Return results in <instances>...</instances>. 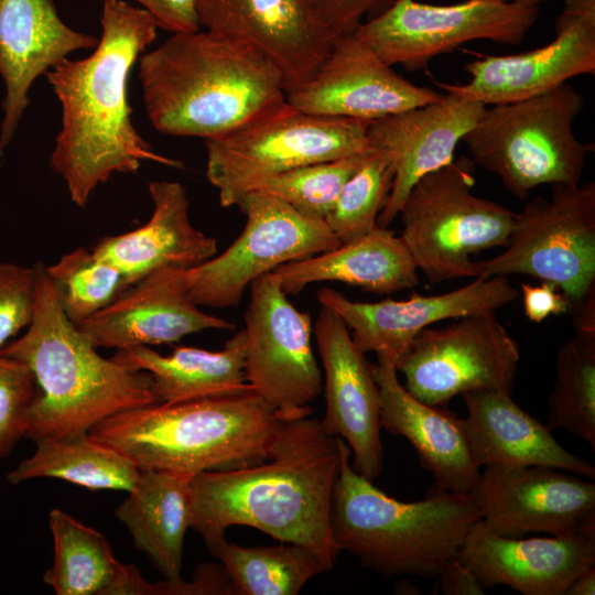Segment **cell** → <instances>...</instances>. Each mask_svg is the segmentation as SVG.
Segmentation results:
<instances>
[{"label": "cell", "instance_id": "obj_1", "mask_svg": "<svg viewBox=\"0 0 595 595\" xmlns=\"http://www.w3.org/2000/svg\"><path fill=\"white\" fill-rule=\"evenodd\" d=\"M100 25L89 56L66 57L45 74L62 106L50 164L78 207L86 206L99 184L117 173H136L143 161L183 166L156 153L131 120L129 77L156 37L154 19L123 0H104Z\"/></svg>", "mask_w": 595, "mask_h": 595}, {"label": "cell", "instance_id": "obj_2", "mask_svg": "<svg viewBox=\"0 0 595 595\" xmlns=\"http://www.w3.org/2000/svg\"><path fill=\"white\" fill-rule=\"evenodd\" d=\"M339 467V437L321 420L285 421L268 459L192 477L191 528L206 538L249 526L310 549L331 571L340 553L331 528Z\"/></svg>", "mask_w": 595, "mask_h": 595}, {"label": "cell", "instance_id": "obj_3", "mask_svg": "<svg viewBox=\"0 0 595 595\" xmlns=\"http://www.w3.org/2000/svg\"><path fill=\"white\" fill-rule=\"evenodd\" d=\"M147 116L161 133L205 140L286 102L285 80L249 44L212 31L174 33L139 58Z\"/></svg>", "mask_w": 595, "mask_h": 595}, {"label": "cell", "instance_id": "obj_4", "mask_svg": "<svg viewBox=\"0 0 595 595\" xmlns=\"http://www.w3.org/2000/svg\"><path fill=\"white\" fill-rule=\"evenodd\" d=\"M34 267L32 321L0 353L23 360L36 380L25 437L89 431L116 413L156 403L150 374L100 356L61 309L46 266Z\"/></svg>", "mask_w": 595, "mask_h": 595}, {"label": "cell", "instance_id": "obj_5", "mask_svg": "<svg viewBox=\"0 0 595 595\" xmlns=\"http://www.w3.org/2000/svg\"><path fill=\"white\" fill-rule=\"evenodd\" d=\"M283 422L248 385L231 392L122 411L89 432L141 470L194 476L268 459Z\"/></svg>", "mask_w": 595, "mask_h": 595}, {"label": "cell", "instance_id": "obj_6", "mask_svg": "<svg viewBox=\"0 0 595 595\" xmlns=\"http://www.w3.org/2000/svg\"><path fill=\"white\" fill-rule=\"evenodd\" d=\"M339 446L331 508L339 550L386 576L436 577L480 520L474 495L430 489L422 500H397L353 467L350 448L340 437Z\"/></svg>", "mask_w": 595, "mask_h": 595}, {"label": "cell", "instance_id": "obj_7", "mask_svg": "<svg viewBox=\"0 0 595 595\" xmlns=\"http://www.w3.org/2000/svg\"><path fill=\"white\" fill-rule=\"evenodd\" d=\"M584 102L583 94L564 83L530 98L493 105L462 141L472 161L518 198L543 184L576 186L593 148L573 130Z\"/></svg>", "mask_w": 595, "mask_h": 595}, {"label": "cell", "instance_id": "obj_8", "mask_svg": "<svg viewBox=\"0 0 595 595\" xmlns=\"http://www.w3.org/2000/svg\"><path fill=\"white\" fill-rule=\"evenodd\" d=\"M472 268L474 278L552 283L569 300L576 332L595 331V183L553 184L550 198L537 196L515 213L505 250Z\"/></svg>", "mask_w": 595, "mask_h": 595}, {"label": "cell", "instance_id": "obj_9", "mask_svg": "<svg viewBox=\"0 0 595 595\" xmlns=\"http://www.w3.org/2000/svg\"><path fill=\"white\" fill-rule=\"evenodd\" d=\"M474 162L465 156L411 187L399 215L401 239L431 284L474 278L470 256L505 247L515 213L473 194Z\"/></svg>", "mask_w": 595, "mask_h": 595}, {"label": "cell", "instance_id": "obj_10", "mask_svg": "<svg viewBox=\"0 0 595 595\" xmlns=\"http://www.w3.org/2000/svg\"><path fill=\"white\" fill-rule=\"evenodd\" d=\"M370 122L312 115L286 101L230 133L205 140L206 176L218 190L220 205L230 207L280 173L365 151Z\"/></svg>", "mask_w": 595, "mask_h": 595}, {"label": "cell", "instance_id": "obj_11", "mask_svg": "<svg viewBox=\"0 0 595 595\" xmlns=\"http://www.w3.org/2000/svg\"><path fill=\"white\" fill-rule=\"evenodd\" d=\"M237 206L247 217L238 238L220 255L183 269L187 294L198 306H237L261 275L340 245L324 220L304 216L274 196L249 192Z\"/></svg>", "mask_w": 595, "mask_h": 595}, {"label": "cell", "instance_id": "obj_12", "mask_svg": "<svg viewBox=\"0 0 595 595\" xmlns=\"http://www.w3.org/2000/svg\"><path fill=\"white\" fill-rule=\"evenodd\" d=\"M538 17L539 4L520 2L466 0L439 6L394 0L354 34L386 64L414 72L467 42L520 44Z\"/></svg>", "mask_w": 595, "mask_h": 595}, {"label": "cell", "instance_id": "obj_13", "mask_svg": "<svg viewBox=\"0 0 595 595\" xmlns=\"http://www.w3.org/2000/svg\"><path fill=\"white\" fill-rule=\"evenodd\" d=\"M273 272L250 284L244 315L245 379L281 421L311 414L322 391V371L312 344V320L288 300Z\"/></svg>", "mask_w": 595, "mask_h": 595}, {"label": "cell", "instance_id": "obj_14", "mask_svg": "<svg viewBox=\"0 0 595 595\" xmlns=\"http://www.w3.org/2000/svg\"><path fill=\"white\" fill-rule=\"evenodd\" d=\"M520 350L495 312L455 318L443 328H424L397 365L404 388L418 400L443 407L475 390L511 393Z\"/></svg>", "mask_w": 595, "mask_h": 595}, {"label": "cell", "instance_id": "obj_15", "mask_svg": "<svg viewBox=\"0 0 595 595\" xmlns=\"http://www.w3.org/2000/svg\"><path fill=\"white\" fill-rule=\"evenodd\" d=\"M474 495L480 520L494 532L595 537V484L545 466L494 464L479 472Z\"/></svg>", "mask_w": 595, "mask_h": 595}, {"label": "cell", "instance_id": "obj_16", "mask_svg": "<svg viewBox=\"0 0 595 595\" xmlns=\"http://www.w3.org/2000/svg\"><path fill=\"white\" fill-rule=\"evenodd\" d=\"M464 68L468 83L436 85L485 106L530 98L573 77L595 74V0H564L548 44L519 54L482 55Z\"/></svg>", "mask_w": 595, "mask_h": 595}, {"label": "cell", "instance_id": "obj_17", "mask_svg": "<svg viewBox=\"0 0 595 595\" xmlns=\"http://www.w3.org/2000/svg\"><path fill=\"white\" fill-rule=\"evenodd\" d=\"M201 28L267 56L286 90L307 79L340 35L317 0H196Z\"/></svg>", "mask_w": 595, "mask_h": 595}, {"label": "cell", "instance_id": "obj_18", "mask_svg": "<svg viewBox=\"0 0 595 595\" xmlns=\"http://www.w3.org/2000/svg\"><path fill=\"white\" fill-rule=\"evenodd\" d=\"M444 95L397 74L354 32L340 34L316 71L286 90V101L312 115L374 121Z\"/></svg>", "mask_w": 595, "mask_h": 595}, {"label": "cell", "instance_id": "obj_19", "mask_svg": "<svg viewBox=\"0 0 595 595\" xmlns=\"http://www.w3.org/2000/svg\"><path fill=\"white\" fill-rule=\"evenodd\" d=\"M518 291L507 277L474 278L468 284L437 295L413 294L404 301H351L324 288L316 293L321 305L346 324L356 346L392 363L396 368L414 337L430 325L474 313L495 312L511 303Z\"/></svg>", "mask_w": 595, "mask_h": 595}, {"label": "cell", "instance_id": "obj_20", "mask_svg": "<svg viewBox=\"0 0 595 595\" xmlns=\"http://www.w3.org/2000/svg\"><path fill=\"white\" fill-rule=\"evenodd\" d=\"M324 369L326 430L345 441L353 467L374 480L382 470L380 396L372 365L354 343L344 321L321 305L314 326Z\"/></svg>", "mask_w": 595, "mask_h": 595}, {"label": "cell", "instance_id": "obj_21", "mask_svg": "<svg viewBox=\"0 0 595 595\" xmlns=\"http://www.w3.org/2000/svg\"><path fill=\"white\" fill-rule=\"evenodd\" d=\"M485 108L478 101L446 94L435 102L370 122L367 145L387 158L394 171L377 226L388 228L416 181L454 160L456 145Z\"/></svg>", "mask_w": 595, "mask_h": 595}, {"label": "cell", "instance_id": "obj_22", "mask_svg": "<svg viewBox=\"0 0 595 595\" xmlns=\"http://www.w3.org/2000/svg\"><path fill=\"white\" fill-rule=\"evenodd\" d=\"M457 559L484 588L504 585L523 595H565L573 580L595 564V537L508 538L482 520L467 533Z\"/></svg>", "mask_w": 595, "mask_h": 595}, {"label": "cell", "instance_id": "obj_23", "mask_svg": "<svg viewBox=\"0 0 595 595\" xmlns=\"http://www.w3.org/2000/svg\"><path fill=\"white\" fill-rule=\"evenodd\" d=\"M76 326L96 348L116 350L171 344L204 329L235 328L203 312L187 294L183 268L172 267L144 277Z\"/></svg>", "mask_w": 595, "mask_h": 595}, {"label": "cell", "instance_id": "obj_24", "mask_svg": "<svg viewBox=\"0 0 595 595\" xmlns=\"http://www.w3.org/2000/svg\"><path fill=\"white\" fill-rule=\"evenodd\" d=\"M98 39L68 26L54 0H0V75L6 87L0 156L13 139L34 80Z\"/></svg>", "mask_w": 595, "mask_h": 595}, {"label": "cell", "instance_id": "obj_25", "mask_svg": "<svg viewBox=\"0 0 595 595\" xmlns=\"http://www.w3.org/2000/svg\"><path fill=\"white\" fill-rule=\"evenodd\" d=\"M372 372L380 396L381 428L414 447L421 467L433 476L431 490L472 493L480 470L469 451L465 420L414 398L389 360L377 357Z\"/></svg>", "mask_w": 595, "mask_h": 595}, {"label": "cell", "instance_id": "obj_26", "mask_svg": "<svg viewBox=\"0 0 595 595\" xmlns=\"http://www.w3.org/2000/svg\"><path fill=\"white\" fill-rule=\"evenodd\" d=\"M153 204L149 221L137 229L100 239L91 250L118 268L131 286L164 268H192L214 257L217 242L193 226L190 199L178 182L149 183Z\"/></svg>", "mask_w": 595, "mask_h": 595}, {"label": "cell", "instance_id": "obj_27", "mask_svg": "<svg viewBox=\"0 0 595 595\" xmlns=\"http://www.w3.org/2000/svg\"><path fill=\"white\" fill-rule=\"evenodd\" d=\"M469 451L475 464L545 466L582 477H595L589 462L570 453L552 430L521 409L511 393L475 390L462 394Z\"/></svg>", "mask_w": 595, "mask_h": 595}, {"label": "cell", "instance_id": "obj_28", "mask_svg": "<svg viewBox=\"0 0 595 595\" xmlns=\"http://www.w3.org/2000/svg\"><path fill=\"white\" fill-rule=\"evenodd\" d=\"M273 274L286 294L324 281L343 282L377 294L411 289L419 283L418 268L401 237L388 228L338 247L277 267Z\"/></svg>", "mask_w": 595, "mask_h": 595}, {"label": "cell", "instance_id": "obj_29", "mask_svg": "<svg viewBox=\"0 0 595 595\" xmlns=\"http://www.w3.org/2000/svg\"><path fill=\"white\" fill-rule=\"evenodd\" d=\"M192 477L140 469L134 487L116 510L136 548L170 581L181 580L184 538L192 522Z\"/></svg>", "mask_w": 595, "mask_h": 595}, {"label": "cell", "instance_id": "obj_30", "mask_svg": "<svg viewBox=\"0 0 595 595\" xmlns=\"http://www.w3.org/2000/svg\"><path fill=\"white\" fill-rule=\"evenodd\" d=\"M245 357V329L234 334L219 351L180 346L163 356L150 346H137L118 349L112 356L150 374L156 403H175L247 387Z\"/></svg>", "mask_w": 595, "mask_h": 595}, {"label": "cell", "instance_id": "obj_31", "mask_svg": "<svg viewBox=\"0 0 595 595\" xmlns=\"http://www.w3.org/2000/svg\"><path fill=\"white\" fill-rule=\"evenodd\" d=\"M35 451L7 474L11 485L56 478L89 490H122L136 485L140 468L123 453L89 431L34 441Z\"/></svg>", "mask_w": 595, "mask_h": 595}, {"label": "cell", "instance_id": "obj_32", "mask_svg": "<svg viewBox=\"0 0 595 595\" xmlns=\"http://www.w3.org/2000/svg\"><path fill=\"white\" fill-rule=\"evenodd\" d=\"M54 560L43 581L57 595H126L132 564L120 563L105 536L61 509L48 513Z\"/></svg>", "mask_w": 595, "mask_h": 595}, {"label": "cell", "instance_id": "obj_33", "mask_svg": "<svg viewBox=\"0 0 595 595\" xmlns=\"http://www.w3.org/2000/svg\"><path fill=\"white\" fill-rule=\"evenodd\" d=\"M203 540L225 569L235 595H296L312 577L329 571L317 554L294 543L242 547L225 533Z\"/></svg>", "mask_w": 595, "mask_h": 595}, {"label": "cell", "instance_id": "obj_34", "mask_svg": "<svg viewBox=\"0 0 595 595\" xmlns=\"http://www.w3.org/2000/svg\"><path fill=\"white\" fill-rule=\"evenodd\" d=\"M547 425L562 429L595 451V331H580L556 355Z\"/></svg>", "mask_w": 595, "mask_h": 595}, {"label": "cell", "instance_id": "obj_35", "mask_svg": "<svg viewBox=\"0 0 595 595\" xmlns=\"http://www.w3.org/2000/svg\"><path fill=\"white\" fill-rule=\"evenodd\" d=\"M46 273L61 309L75 325L107 307L130 286L118 268L86 247L46 266Z\"/></svg>", "mask_w": 595, "mask_h": 595}, {"label": "cell", "instance_id": "obj_36", "mask_svg": "<svg viewBox=\"0 0 595 595\" xmlns=\"http://www.w3.org/2000/svg\"><path fill=\"white\" fill-rule=\"evenodd\" d=\"M393 176L389 160L368 148L366 159L345 183L325 219L340 244L363 237L377 227Z\"/></svg>", "mask_w": 595, "mask_h": 595}, {"label": "cell", "instance_id": "obj_37", "mask_svg": "<svg viewBox=\"0 0 595 595\" xmlns=\"http://www.w3.org/2000/svg\"><path fill=\"white\" fill-rule=\"evenodd\" d=\"M365 151L346 158L312 163L272 176L251 192L274 196L304 216L324 220L339 192L366 159Z\"/></svg>", "mask_w": 595, "mask_h": 595}, {"label": "cell", "instance_id": "obj_38", "mask_svg": "<svg viewBox=\"0 0 595 595\" xmlns=\"http://www.w3.org/2000/svg\"><path fill=\"white\" fill-rule=\"evenodd\" d=\"M37 396L33 371L21 359L0 354V458L26 435Z\"/></svg>", "mask_w": 595, "mask_h": 595}, {"label": "cell", "instance_id": "obj_39", "mask_svg": "<svg viewBox=\"0 0 595 595\" xmlns=\"http://www.w3.org/2000/svg\"><path fill=\"white\" fill-rule=\"evenodd\" d=\"M35 294L34 266L0 261V353L31 323Z\"/></svg>", "mask_w": 595, "mask_h": 595}, {"label": "cell", "instance_id": "obj_40", "mask_svg": "<svg viewBox=\"0 0 595 595\" xmlns=\"http://www.w3.org/2000/svg\"><path fill=\"white\" fill-rule=\"evenodd\" d=\"M154 19L158 28L174 33L201 29L196 0H134Z\"/></svg>", "mask_w": 595, "mask_h": 595}, {"label": "cell", "instance_id": "obj_41", "mask_svg": "<svg viewBox=\"0 0 595 595\" xmlns=\"http://www.w3.org/2000/svg\"><path fill=\"white\" fill-rule=\"evenodd\" d=\"M339 34L351 33L367 19L380 13L394 0H317Z\"/></svg>", "mask_w": 595, "mask_h": 595}, {"label": "cell", "instance_id": "obj_42", "mask_svg": "<svg viewBox=\"0 0 595 595\" xmlns=\"http://www.w3.org/2000/svg\"><path fill=\"white\" fill-rule=\"evenodd\" d=\"M520 289L524 314L534 323H541L551 315L570 312L569 300L552 283L541 282L539 285L521 283Z\"/></svg>", "mask_w": 595, "mask_h": 595}, {"label": "cell", "instance_id": "obj_43", "mask_svg": "<svg viewBox=\"0 0 595 595\" xmlns=\"http://www.w3.org/2000/svg\"><path fill=\"white\" fill-rule=\"evenodd\" d=\"M440 591L445 595H483L485 588L473 571L457 556L447 560L440 569Z\"/></svg>", "mask_w": 595, "mask_h": 595}, {"label": "cell", "instance_id": "obj_44", "mask_svg": "<svg viewBox=\"0 0 595 595\" xmlns=\"http://www.w3.org/2000/svg\"><path fill=\"white\" fill-rule=\"evenodd\" d=\"M595 594V565L577 575L570 584L565 595H594Z\"/></svg>", "mask_w": 595, "mask_h": 595}, {"label": "cell", "instance_id": "obj_45", "mask_svg": "<svg viewBox=\"0 0 595 595\" xmlns=\"http://www.w3.org/2000/svg\"><path fill=\"white\" fill-rule=\"evenodd\" d=\"M497 1L539 4L540 2L545 1V0H497Z\"/></svg>", "mask_w": 595, "mask_h": 595}]
</instances>
